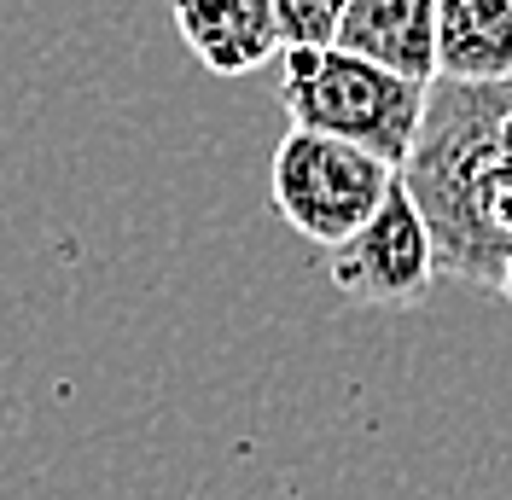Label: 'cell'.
Returning <instances> with one entry per match:
<instances>
[{
  "label": "cell",
  "instance_id": "obj_1",
  "mask_svg": "<svg viewBox=\"0 0 512 500\" xmlns=\"http://www.w3.org/2000/svg\"><path fill=\"white\" fill-rule=\"evenodd\" d=\"M396 181L431 227L437 274L512 303V76H437Z\"/></svg>",
  "mask_w": 512,
  "mask_h": 500
},
{
  "label": "cell",
  "instance_id": "obj_2",
  "mask_svg": "<svg viewBox=\"0 0 512 500\" xmlns=\"http://www.w3.org/2000/svg\"><path fill=\"white\" fill-rule=\"evenodd\" d=\"M425 94H431V82L384 70V64L361 59L350 47H338V41L286 47L280 105H286L291 128L350 140L361 152L384 157L390 169H402V157L414 146L419 117H425Z\"/></svg>",
  "mask_w": 512,
  "mask_h": 500
},
{
  "label": "cell",
  "instance_id": "obj_3",
  "mask_svg": "<svg viewBox=\"0 0 512 500\" xmlns=\"http://www.w3.org/2000/svg\"><path fill=\"white\" fill-rule=\"evenodd\" d=\"M268 181H274V210H280L309 245L332 250L379 210V198L390 192L396 169H390L384 157L350 146V140L291 128L286 140L274 146Z\"/></svg>",
  "mask_w": 512,
  "mask_h": 500
},
{
  "label": "cell",
  "instance_id": "obj_4",
  "mask_svg": "<svg viewBox=\"0 0 512 500\" xmlns=\"http://www.w3.org/2000/svg\"><path fill=\"white\" fill-rule=\"evenodd\" d=\"M431 280H437L431 227L414 210L408 187L390 181L379 210L344 245H332V285L367 309H414V303H425Z\"/></svg>",
  "mask_w": 512,
  "mask_h": 500
},
{
  "label": "cell",
  "instance_id": "obj_5",
  "mask_svg": "<svg viewBox=\"0 0 512 500\" xmlns=\"http://www.w3.org/2000/svg\"><path fill=\"white\" fill-rule=\"evenodd\" d=\"M187 53L216 76H245L286 53L274 0H169Z\"/></svg>",
  "mask_w": 512,
  "mask_h": 500
},
{
  "label": "cell",
  "instance_id": "obj_6",
  "mask_svg": "<svg viewBox=\"0 0 512 500\" xmlns=\"http://www.w3.org/2000/svg\"><path fill=\"white\" fill-rule=\"evenodd\" d=\"M332 41L414 82H437V0H344Z\"/></svg>",
  "mask_w": 512,
  "mask_h": 500
},
{
  "label": "cell",
  "instance_id": "obj_7",
  "mask_svg": "<svg viewBox=\"0 0 512 500\" xmlns=\"http://www.w3.org/2000/svg\"><path fill=\"white\" fill-rule=\"evenodd\" d=\"M437 76H448V82H507L512 0H437Z\"/></svg>",
  "mask_w": 512,
  "mask_h": 500
},
{
  "label": "cell",
  "instance_id": "obj_8",
  "mask_svg": "<svg viewBox=\"0 0 512 500\" xmlns=\"http://www.w3.org/2000/svg\"><path fill=\"white\" fill-rule=\"evenodd\" d=\"M338 12H344V0H274L286 47H326L338 35Z\"/></svg>",
  "mask_w": 512,
  "mask_h": 500
}]
</instances>
